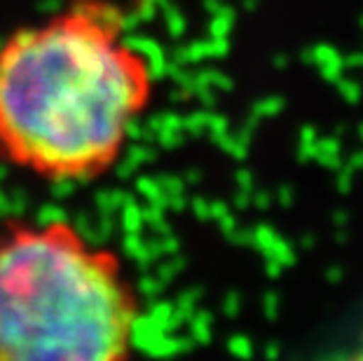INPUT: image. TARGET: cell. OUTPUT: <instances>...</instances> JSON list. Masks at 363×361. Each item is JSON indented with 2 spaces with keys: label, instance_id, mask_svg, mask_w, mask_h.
Returning a JSON list of instances; mask_svg holds the SVG:
<instances>
[{
  "label": "cell",
  "instance_id": "obj_1",
  "mask_svg": "<svg viewBox=\"0 0 363 361\" xmlns=\"http://www.w3.org/2000/svg\"><path fill=\"white\" fill-rule=\"evenodd\" d=\"M155 96V66L113 0H71L0 40V160L57 186L113 172Z\"/></svg>",
  "mask_w": 363,
  "mask_h": 361
},
{
  "label": "cell",
  "instance_id": "obj_2",
  "mask_svg": "<svg viewBox=\"0 0 363 361\" xmlns=\"http://www.w3.org/2000/svg\"><path fill=\"white\" fill-rule=\"evenodd\" d=\"M141 319L122 258L75 223L0 226V361H120Z\"/></svg>",
  "mask_w": 363,
  "mask_h": 361
}]
</instances>
